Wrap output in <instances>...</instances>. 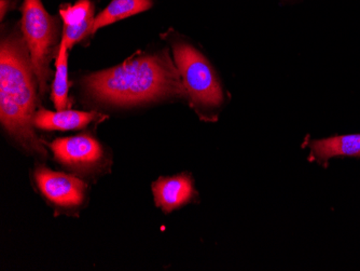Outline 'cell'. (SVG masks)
<instances>
[{"label": "cell", "instance_id": "obj_2", "mask_svg": "<svg viewBox=\"0 0 360 271\" xmlns=\"http://www.w3.org/2000/svg\"><path fill=\"white\" fill-rule=\"evenodd\" d=\"M35 78L24 37L18 32L4 37L0 46V121L24 149L46 157V149L34 131Z\"/></svg>", "mask_w": 360, "mask_h": 271}, {"label": "cell", "instance_id": "obj_6", "mask_svg": "<svg viewBox=\"0 0 360 271\" xmlns=\"http://www.w3.org/2000/svg\"><path fill=\"white\" fill-rule=\"evenodd\" d=\"M54 158L60 165L75 171H90L102 163V145L90 134L56 139L49 144Z\"/></svg>", "mask_w": 360, "mask_h": 271}, {"label": "cell", "instance_id": "obj_11", "mask_svg": "<svg viewBox=\"0 0 360 271\" xmlns=\"http://www.w3.org/2000/svg\"><path fill=\"white\" fill-rule=\"evenodd\" d=\"M312 157L319 161H327L339 156H359L360 134L329 137L311 143Z\"/></svg>", "mask_w": 360, "mask_h": 271}, {"label": "cell", "instance_id": "obj_8", "mask_svg": "<svg viewBox=\"0 0 360 271\" xmlns=\"http://www.w3.org/2000/svg\"><path fill=\"white\" fill-rule=\"evenodd\" d=\"M107 116L96 111H51L40 108L34 117L36 129L44 131H75L81 130L92 122H100Z\"/></svg>", "mask_w": 360, "mask_h": 271}, {"label": "cell", "instance_id": "obj_3", "mask_svg": "<svg viewBox=\"0 0 360 271\" xmlns=\"http://www.w3.org/2000/svg\"><path fill=\"white\" fill-rule=\"evenodd\" d=\"M173 54L192 106L200 114L219 107L224 92L207 58L191 44L181 42H174Z\"/></svg>", "mask_w": 360, "mask_h": 271}, {"label": "cell", "instance_id": "obj_5", "mask_svg": "<svg viewBox=\"0 0 360 271\" xmlns=\"http://www.w3.org/2000/svg\"><path fill=\"white\" fill-rule=\"evenodd\" d=\"M35 181L42 196L60 209H77L86 199L88 187L74 175L39 167L35 171Z\"/></svg>", "mask_w": 360, "mask_h": 271}, {"label": "cell", "instance_id": "obj_12", "mask_svg": "<svg viewBox=\"0 0 360 271\" xmlns=\"http://www.w3.org/2000/svg\"><path fill=\"white\" fill-rule=\"evenodd\" d=\"M68 48L65 40H60L56 61V75L52 84L51 98L56 111H64L70 106V80H68Z\"/></svg>", "mask_w": 360, "mask_h": 271}, {"label": "cell", "instance_id": "obj_7", "mask_svg": "<svg viewBox=\"0 0 360 271\" xmlns=\"http://www.w3.org/2000/svg\"><path fill=\"white\" fill-rule=\"evenodd\" d=\"M155 206L165 213H171L195 199L196 190L190 174L160 177L153 184Z\"/></svg>", "mask_w": 360, "mask_h": 271}, {"label": "cell", "instance_id": "obj_13", "mask_svg": "<svg viewBox=\"0 0 360 271\" xmlns=\"http://www.w3.org/2000/svg\"><path fill=\"white\" fill-rule=\"evenodd\" d=\"M359 156H360V153H359Z\"/></svg>", "mask_w": 360, "mask_h": 271}, {"label": "cell", "instance_id": "obj_9", "mask_svg": "<svg viewBox=\"0 0 360 271\" xmlns=\"http://www.w3.org/2000/svg\"><path fill=\"white\" fill-rule=\"evenodd\" d=\"M63 20L62 39L72 48L77 42L91 35L94 24V6L90 0H79L72 6H65L60 9Z\"/></svg>", "mask_w": 360, "mask_h": 271}, {"label": "cell", "instance_id": "obj_10", "mask_svg": "<svg viewBox=\"0 0 360 271\" xmlns=\"http://www.w3.org/2000/svg\"><path fill=\"white\" fill-rule=\"evenodd\" d=\"M153 7V0H112L108 6L95 18L91 35L107 25L121 20L133 17L135 14L147 11Z\"/></svg>", "mask_w": 360, "mask_h": 271}, {"label": "cell", "instance_id": "obj_4", "mask_svg": "<svg viewBox=\"0 0 360 271\" xmlns=\"http://www.w3.org/2000/svg\"><path fill=\"white\" fill-rule=\"evenodd\" d=\"M22 32L27 44L32 70L40 92L44 94L51 76L50 63L56 40V22L44 9L41 0H24L22 6Z\"/></svg>", "mask_w": 360, "mask_h": 271}, {"label": "cell", "instance_id": "obj_1", "mask_svg": "<svg viewBox=\"0 0 360 271\" xmlns=\"http://www.w3.org/2000/svg\"><path fill=\"white\" fill-rule=\"evenodd\" d=\"M84 86L95 100L116 106L187 95L183 79L167 50L137 54L121 65L93 73L84 78Z\"/></svg>", "mask_w": 360, "mask_h": 271}]
</instances>
